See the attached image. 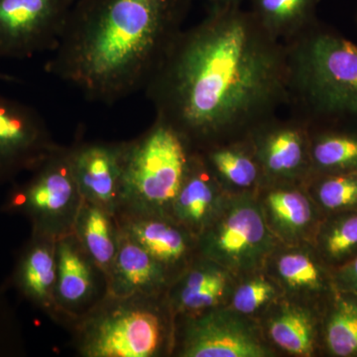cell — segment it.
Segmentation results:
<instances>
[{
  "label": "cell",
  "instance_id": "e575fe53",
  "mask_svg": "<svg viewBox=\"0 0 357 357\" xmlns=\"http://www.w3.org/2000/svg\"><path fill=\"white\" fill-rule=\"evenodd\" d=\"M76 1V0H74V2Z\"/></svg>",
  "mask_w": 357,
  "mask_h": 357
},
{
  "label": "cell",
  "instance_id": "1f68e13d",
  "mask_svg": "<svg viewBox=\"0 0 357 357\" xmlns=\"http://www.w3.org/2000/svg\"><path fill=\"white\" fill-rule=\"evenodd\" d=\"M192 1L203 2L206 6V13H213L243 7L246 0H192Z\"/></svg>",
  "mask_w": 357,
  "mask_h": 357
},
{
  "label": "cell",
  "instance_id": "5bb4252c",
  "mask_svg": "<svg viewBox=\"0 0 357 357\" xmlns=\"http://www.w3.org/2000/svg\"><path fill=\"white\" fill-rule=\"evenodd\" d=\"M107 295V278L74 234L57 241L56 303L59 314L81 318Z\"/></svg>",
  "mask_w": 357,
  "mask_h": 357
},
{
  "label": "cell",
  "instance_id": "8fae6325",
  "mask_svg": "<svg viewBox=\"0 0 357 357\" xmlns=\"http://www.w3.org/2000/svg\"><path fill=\"white\" fill-rule=\"evenodd\" d=\"M59 147L36 109L0 96V184L33 172Z\"/></svg>",
  "mask_w": 357,
  "mask_h": 357
},
{
  "label": "cell",
  "instance_id": "ba28073f",
  "mask_svg": "<svg viewBox=\"0 0 357 357\" xmlns=\"http://www.w3.org/2000/svg\"><path fill=\"white\" fill-rule=\"evenodd\" d=\"M172 356L279 357L263 337L255 319L227 306L175 317Z\"/></svg>",
  "mask_w": 357,
  "mask_h": 357
},
{
  "label": "cell",
  "instance_id": "9c48e42d",
  "mask_svg": "<svg viewBox=\"0 0 357 357\" xmlns=\"http://www.w3.org/2000/svg\"><path fill=\"white\" fill-rule=\"evenodd\" d=\"M73 4L74 0H0V57L53 52Z\"/></svg>",
  "mask_w": 357,
  "mask_h": 357
},
{
  "label": "cell",
  "instance_id": "836d02e7",
  "mask_svg": "<svg viewBox=\"0 0 357 357\" xmlns=\"http://www.w3.org/2000/svg\"><path fill=\"white\" fill-rule=\"evenodd\" d=\"M356 29H357V6H356Z\"/></svg>",
  "mask_w": 357,
  "mask_h": 357
},
{
  "label": "cell",
  "instance_id": "7402d4cb",
  "mask_svg": "<svg viewBox=\"0 0 357 357\" xmlns=\"http://www.w3.org/2000/svg\"><path fill=\"white\" fill-rule=\"evenodd\" d=\"M196 152L229 195L256 194L264 185L261 169L246 136Z\"/></svg>",
  "mask_w": 357,
  "mask_h": 357
},
{
  "label": "cell",
  "instance_id": "f1b7e54d",
  "mask_svg": "<svg viewBox=\"0 0 357 357\" xmlns=\"http://www.w3.org/2000/svg\"><path fill=\"white\" fill-rule=\"evenodd\" d=\"M305 185L324 217L357 211V171L314 175Z\"/></svg>",
  "mask_w": 357,
  "mask_h": 357
},
{
  "label": "cell",
  "instance_id": "603a6c76",
  "mask_svg": "<svg viewBox=\"0 0 357 357\" xmlns=\"http://www.w3.org/2000/svg\"><path fill=\"white\" fill-rule=\"evenodd\" d=\"M312 176L357 171V123L309 124Z\"/></svg>",
  "mask_w": 357,
  "mask_h": 357
},
{
  "label": "cell",
  "instance_id": "6da1fadb",
  "mask_svg": "<svg viewBox=\"0 0 357 357\" xmlns=\"http://www.w3.org/2000/svg\"><path fill=\"white\" fill-rule=\"evenodd\" d=\"M283 42L243 7L183 29L144 91L192 151L238 139L287 105Z\"/></svg>",
  "mask_w": 357,
  "mask_h": 357
},
{
  "label": "cell",
  "instance_id": "3957f363",
  "mask_svg": "<svg viewBox=\"0 0 357 357\" xmlns=\"http://www.w3.org/2000/svg\"><path fill=\"white\" fill-rule=\"evenodd\" d=\"M284 45L291 114L307 124L357 123V43L318 20Z\"/></svg>",
  "mask_w": 357,
  "mask_h": 357
},
{
  "label": "cell",
  "instance_id": "30bf717a",
  "mask_svg": "<svg viewBox=\"0 0 357 357\" xmlns=\"http://www.w3.org/2000/svg\"><path fill=\"white\" fill-rule=\"evenodd\" d=\"M261 169L264 185H306L311 178L309 124L296 115L270 117L246 136Z\"/></svg>",
  "mask_w": 357,
  "mask_h": 357
},
{
  "label": "cell",
  "instance_id": "277c9868",
  "mask_svg": "<svg viewBox=\"0 0 357 357\" xmlns=\"http://www.w3.org/2000/svg\"><path fill=\"white\" fill-rule=\"evenodd\" d=\"M77 347L86 357L170 356L175 318L163 297L112 298L76 319Z\"/></svg>",
  "mask_w": 357,
  "mask_h": 357
},
{
  "label": "cell",
  "instance_id": "44dd1931",
  "mask_svg": "<svg viewBox=\"0 0 357 357\" xmlns=\"http://www.w3.org/2000/svg\"><path fill=\"white\" fill-rule=\"evenodd\" d=\"M229 196L201 155L192 151L189 168L174 201L170 217L198 239L217 217Z\"/></svg>",
  "mask_w": 357,
  "mask_h": 357
},
{
  "label": "cell",
  "instance_id": "7c38bea8",
  "mask_svg": "<svg viewBox=\"0 0 357 357\" xmlns=\"http://www.w3.org/2000/svg\"><path fill=\"white\" fill-rule=\"evenodd\" d=\"M126 142H84L70 148L75 180L84 201L119 215Z\"/></svg>",
  "mask_w": 357,
  "mask_h": 357
},
{
  "label": "cell",
  "instance_id": "4dcf8cb0",
  "mask_svg": "<svg viewBox=\"0 0 357 357\" xmlns=\"http://www.w3.org/2000/svg\"><path fill=\"white\" fill-rule=\"evenodd\" d=\"M335 288L357 295V255L342 267L333 270Z\"/></svg>",
  "mask_w": 357,
  "mask_h": 357
},
{
  "label": "cell",
  "instance_id": "f546056e",
  "mask_svg": "<svg viewBox=\"0 0 357 357\" xmlns=\"http://www.w3.org/2000/svg\"><path fill=\"white\" fill-rule=\"evenodd\" d=\"M15 319L3 291L0 289V354H14L18 344Z\"/></svg>",
  "mask_w": 357,
  "mask_h": 357
},
{
  "label": "cell",
  "instance_id": "83f0119b",
  "mask_svg": "<svg viewBox=\"0 0 357 357\" xmlns=\"http://www.w3.org/2000/svg\"><path fill=\"white\" fill-rule=\"evenodd\" d=\"M282 296L280 286L264 268L234 278L225 306L256 321Z\"/></svg>",
  "mask_w": 357,
  "mask_h": 357
},
{
  "label": "cell",
  "instance_id": "d6a6232c",
  "mask_svg": "<svg viewBox=\"0 0 357 357\" xmlns=\"http://www.w3.org/2000/svg\"><path fill=\"white\" fill-rule=\"evenodd\" d=\"M0 81L6 82V83H20L17 77L3 72H0Z\"/></svg>",
  "mask_w": 357,
  "mask_h": 357
},
{
  "label": "cell",
  "instance_id": "52a82bcc",
  "mask_svg": "<svg viewBox=\"0 0 357 357\" xmlns=\"http://www.w3.org/2000/svg\"><path fill=\"white\" fill-rule=\"evenodd\" d=\"M31 174L14 184L3 211L27 218L33 234L57 241L73 234L84 199L73 174L70 148L59 147Z\"/></svg>",
  "mask_w": 357,
  "mask_h": 357
},
{
  "label": "cell",
  "instance_id": "e0dca14e",
  "mask_svg": "<svg viewBox=\"0 0 357 357\" xmlns=\"http://www.w3.org/2000/svg\"><path fill=\"white\" fill-rule=\"evenodd\" d=\"M121 229L176 280L198 257V239L169 215H121Z\"/></svg>",
  "mask_w": 357,
  "mask_h": 357
},
{
  "label": "cell",
  "instance_id": "4316f807",
  "mask_svg": "<svg viewBox=\"0 0 357 357\" xmlns=\"http://www.w3.org/2000/svg\"><path fill=\"white\" fill-rule=\"evenodd\" d=\"M312 246L333 271L351 260L357 255V211L324 217Z\"/></svg>",
  "mask_w": 357,
  "mask_h": 357
},
{
  "label": "cell",
  "instance_id": "2e32d148",
  "mask_svg": "<svg viewBox=\"0 0 357 357\" xmlns=\"http://www.w3.org/2000/svg\"><path fill=\"white\" fill-rule=\"evenodd\" d=\"M265 269L283 296L323 307L335 290L333 270L321 261L311 244H279Z\"/></svg>",
  "mask_w": 357,
  "mask_h": 357
},
{
  "label": "cell",
  "instance_id": "7a4b0ae2",
  "mask_svg": "<svg viewBox=\"0 0 357 357\" xmlns=\"http://www.w3.org/2000/svg\"><path fill=\"white\" fill-rule=\"evenodd\" d=\"M192 2L76 0L47 72L89 102H121L146 88Z\"/></svg>",
  "mask_w": 357,
  "mask_h": 357
},
{
  "label": "cell",
  "instance_id": "8992f818",
  "mask_svg": "<svg viewBox=\"0 0 357 357\" xmlns=\"http://www.w3.org/2000/svg\"><path fill=\"white\" fill-rule=\"evenodd\" d=\"M279 244L268 229L256 194L229 195L198 237L199 255L236 278L264 269Z\"/></svg>",
  "mask_w": 357,
  "mask_h": 357
},
{
  "label": "cell",
  "instance_id": "cb8c5ba5",
  "mask_svg": "<svg viewBox=\"0 0 357 357\" xmlns=\"http://www.w3.org/2000/svg\"><path fill=\"white\" fill-rule=\"evenodd\" d=\"M73 234L107 278L121 236V225L116 215L84 199L77 213Z\"/></svg>",
  "mask_w": 357,
  "mask_h": 357
},
{
  "label": "cell",
  "instance_id": "ac0fdd59",
  "mask_svg": "<svg viewBox=\"0 0 357 357\" xmlns=\"http://www.w3.org/2000/svg\"><path fill=\"white\" fill-rule=\"evenodd\" d=\"M171 283L166 270L121 229L119 249L107 278V296L163 297Z\"/></svg>",
  "mask_w": 357,
  "mask_h": 357
},
{
  "label": "cell",
  "instance_id": "4fadbf2b",
  "mask_svg": "<svg viewBox=\"0 0 357 357\" xmlns=\"http://www.w3.org/2000/svg\"><path fill=\"white\" fill-rule=\"evenodd\" d=\"M323 307L282 296L256 321L279 357H318Z\"/></svg>",
  "mask_w": 357,
  "mask_h": 357
},
{
  "label": "cell",
  "instance_id": "5b68a950",
  "mask_svg": "<svg viewBox=\"0 0 357 357\" xmlns=\"http://www.w3.org/2000/svg\"><path fill=\"white\" fill-rule=\"evenodd\" d=\"M192 149L177 130L155 119L126 142L119 215H169L189 168Z\"/></svg>",
  "mask_w": 357,
  "mask_h": 357
},
{
  "label": "cell",
  "instance_id": "d4e9b609",
  "mask_svg": "<svg viewBox=\"0 0 357 357\" xmlns=\"http://www.w3.org/2000/svg\"><path fill=\"white\" fill-rule=\"evenodd\" d=\"M321 356L357 357V295L335 288L321 311Z\"/></svg>",
  "mask_w": 357,
  "mask_h": 357
},
{
  "label": "cell",
  "instance_id": "d6986e66",
  "mask_svg": "<svg viewBox=\"0 0 357 357\" xmlns=\"http://www.w3.org/2000/svg\"><path fill=\"white\" fill-rule=\"evenodd\" d=\"M234 278L217 263L199 255L167 291L174 318L225 306Z\"/></svg>",
  "mask_w": 357,
  "mask_h": 357
},
{
  "label": "cell",
  "instance_id": "484cf974",
  "mask_svg": "<svg viewBox=\"0 0 357 357\" xmlns=\"http://www.w3.org/2000/svg\"><path fill=\"white\" fill-rule=\"evenodd\" d=\"M248 10L275 39L286 43L317 21L321 0H246Z\"/></svg>",
  "mask_w": 357,
  "mask_h": 357
},
{
  "label": "cell",
  "instance_id": "ffe728a7",
  "mask_svg": "<svg viewBox=\"0 0 357 357\" xmlns=\"http://www.w3.org/2000/svg\"><path fill=\"white\" fill-rule=\"evenodd\" d=\"M57 239L33 234L20 251L13 274L18 293L52 318L60 316L56 303Z\"/></svg>",
  "mask_w": 357,
  "mask_h": 357
},
{
  "label": "cell",
  "instance_id": "9a60e30c",
  "mask_svg": "<svg viewBox=\"0 0 357 357\" xmlns=\"http://www.w3.org/2000/svg\"><path fill=\"white\" fill-rule=\"evenodd\" d=\"M256 197L268 229L279 243L312 245L324 215L306 185H265Z\"/></svg>",
  "mask_w": 357,
  "mask_h": 357
}]
</instances>
